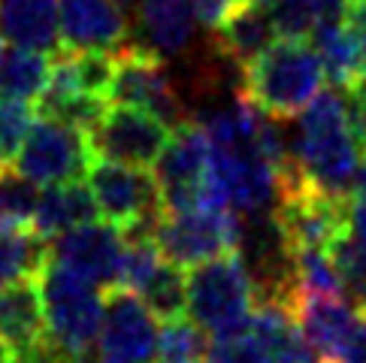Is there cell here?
Wrapping results in <instances>:
<instances>
[{"mask_svg": "<svg viewBox=\"0 0 366 363\" xmlns=\"http://www.w3.org/2000/svg\"><path fill=\"white\" fill-rule=\"evenodd\" d=\"M294 161L303 176L333 197H351L360 166V136L345 88H321L309 106L291 119Z\"/></svg>", "mask_w": 366, "mask_h": 363, "instance_id": "cell-1", "label": "cell"}, {"mask_svg": "<svg viewBox=\"0 0 366 363\" xmlns=\"http://www.w3.org/2000/svg\"><path fill=\"white\" fill-rule=\"evenodd\" d=\"M324 67L306 36H279L242 70V94L276 119H294L324 88Z\"/></svg>", "mask_w": 366, "mask_h": 363, "instance_id": "cell-2", "label": "cell"}, {"mask_svg": "<svg viewBox=\"0 0 366 363\" xmlns=\"http://www.w3.org/2000/svg\"><path fill=\"white\" fill-rule=\"evenodd\" d=\"M40 297L46 312V336L51 348L61 354L64 363H79L94 357V342L103 321V294L94 282L76 276L73 269L61 267L58 261L43 264L40 276Z\"/></svg>", "mask_w": 366, "mask_h": 363, "instance_id": "cell-3", "label": "cell"}, {"mask_svg": "<svg viewBox=\"0 0 366 363\" xmlns=\"http://www.w3.org/2000/svg\"><path fill=\"white\" fill-rule=\"evenodd\" d=\"M185 297L191 321H197L212 336L245 330L254 312V284L237 252L188 267Z\"/></svg>", "mask_w": 366, "mask_h": 363, "instance_id": "cell-4", "label": "cell"}, {"mask_svg": "<svg viewBox=\"0 0 366 363\" xmlns=\"http://www.w3.org/2000/svg\"><path fill=\"white\" fill-rule=\"evenodd\" d=\"M203 197L245 215L272 212L279 206V170L257 146H221L209 142V170Z\"/></svg>", "mask_w": 366, "mask_h": 363, "instance_id": "cell-5", "label": "cell"}, {"mask_svg": "<svg viewBox=\"0 0 366 363\" xmlns=\"http://www.w3.org/2000/svg\"><path fill=\"white\" fill-rule=\"evenodd\" d=\"M242 218L206 197L185 209H164L154 224V242L176 267H194L215 254L237 252Z\"/></svg>", "mask_w": 366, "mask_h": 363, "instance_id": "cell-6", "label": "cell"}, {"mask_svg": "<svg viewBox=\"0 0 366 363\" xmlns=\"http://www.w3.org/2000/svg\"><path fill=\"white\" fill-rule=\"evenodd\" d=\"M88 188L97 200L100 218L122 227L124 237H154L164 212L158 182L146 166H127L94 158L88 170Z\"/></svg>", "mask_w": 366, "mask_h": 363, "instance_id": "cell-7", "label": "cell"}, {"mask_svg": "<svg viewBox=\"0 0 366 363\" xmlns=\"http://www.w3.org/2000/svg\"><path fill=\"white\" fill-rule=\"evenodd\" d=\"M109 100L158 115L169 131H176V127L188 121V106L179 94L173 73H169V61L154 58L130 43H124L119 55H115Z\"/></svg>", "mask_w": 366, "mask_h": 363, "instance_id": "cell-8", "label": "cell"}, {"mask_svg": "<svg viewBox=\"0 0 366 363\" xmlns=\"http://www.w3.org/2000/svg\"><path fill=\"white\" fill-rule=\"evenodd\" d=\"M91 164H94V154H91L85 131L51 115H40L21 142L16 170L34 179L36 185H58V182H76L88 176Z\"/></svg>", "mask_w": 366, "mask_h": 363, "instance_id": "cell-9", "label": "cell"}, {"mask_svg": "<svg viewBox=\"0 0 366 363\" xmlns=\"http://www.w3.org/2000/svg\"><path fill=\"white\" fill-rule=\"evenodd\" d=\"M158 336V318L137 294L109 288L94 342V363H154Z\"/></svg>", "mask_w": 366, "mask_h": 363, "instance_id": "cell-10", "label": "cell"}, {"mask_svg": "<svg viewBox=\"0 0 366 363\" xmlns=\"http://www.w3.org/2000/svg\"><path fill=\"white\" fill-rule=\"evenodd\" d=\"M91 154L100 161H115L127 166H152L169 142V127L139 106L115 103L85 134Z\"/></svg>", "mask_w": 366, "mask_h": 363, "instance_id": "cell-11", "label": "cell"}, {"mask_svg": "<svg viewBox=\"0 0 366 363\" xmlns=\"http://www.w3.org/2000/svg\"><path fill=\"white\" fill-rule=\"evenodd\" d=\"M152 166L164 209H185L200 203L209 170V134L203 131V124L185 121L176 127V134L169 136Z\"/></svg>", "mask_w": 366, "mask_h": 363, "instance_id": "cell-12", "label": "cell"}, {"mask_svg": "<svg viewBox=\"0 0 366 363\" xmlns=\"http://www.w3.org/2000/svg\"><path fill=\"white\" fill-rule=\"evenodd\" d=\"M124 254V233L112 222H85L49 239V257L97 288H115Z\"/></svg>", "mask_w": 366, "mask_h": 363, "instance_id": "cell-13", "label": "cell"}, {"mask_svg": "<svg viewBox=\"0 0 366 363\" xmlns=\"http://www.w3.org/2000/svg\"><path fill=\"white\" fill-rule=\"evenodd\" d=\"M200 21L188 0H134L130 46L161 61L185 58L197 36Z\"/></svg>", "mask_w": 366, "mask_h": 363, "instance_id": "cell-14", "label": "cell"}, {"mask_svg": "<svg viewBox=\"0 0 366 363\" xmlns=\"http://www.w3.org/2000/svg\"><path fill=\"white\" fill-rule=\"evenodd\" d=\"M61 49L119 51L130 40V19L122 0H58Z\"/></svg>", "mask_w": 366, "mask_h": 363, "instance_id": "cell-15", "label": "cell"}, {"mask_svg": "<svg viewBox=\"0 0 366 363\" xmlns=\"http://www.w3.org/2000/svg\"><path fill=\"white\" fill-rule=\"evenodd\" d=\"M276 40L279 28L272 19V9L269 4H257V0H239L227 12V19L212 31V46L239 70L264 55Z\"/></svg>", "mask_w": 366, "mask_h": 363, "instance_id": "cell-16", "label": "cell"}, {"mask_svg": "<svg viewBox=\"0 0 366 363\" xmlns=\"http://www.w3.org/2000/svg\"><path fill=\"white\" fill-rule=\"evenodd\" d=\"M294 318L306 342L327 363H339L357 324V306L348 297H300L294 306Z\"/></svg>", "mask_w": 366, "mask_h": 363, "instance_id": "cell-17", "label": "cell"}, {"mask_svg": "<svg viewBox=\"0 0 366 363\" xmlns=\"http://www.w3.org/2000/svg\"><path fill=\"white\" fill-rule=\"evenodd\" d=\"M0 339L9 345L12 360L31 354L46 339V312L36 282L19 279L0 284Z\"/></svg>", "mask_w": 366, "mask_h": 363, "instance_id": "cell-18", "label": "cell"}, {"mask_svg": "<svg viewBox=\"0 0 366 363\" xmlns=\"http://www.w3.org/2000/svg\"><path fill=\"white\" fill-rule=\"evenodd\" d=\"M0 40L58 55V0H0Z\"/></svg>", "mask_w": 366, "mask_h": 363, "instance_id": "cell-19", "label": "cell"}, {"mask_svg": "<svg viewBox=\"0 0 366 363\" xmlns=\"http://www.w3.org/2000/svg\"><path fill=\"white\" fill-rule=\"evenodd\" d=\"M94 218H100L94 194H91L88 185H82V179H76V182L46 185V191H40V203H36L31 227L43 239H51L76 224L94 222Z\"/></svg>", "mask_w": 366, "mask_h": 363, "instance_id": "cell-20", "label": "cell"}, {"mask_svg": "<svg viewBox=\"0 0 366 363\" xmlns=\"http://www.w3.org/2000/svg\"><path fill=\"white\" fill-rule=\"evenodd\" d=\"M312 36V49L318 51L324 76L336 88H355L363 73V55L366 43L345 24V19L318 24Z\"/></svg>", "mask_w": 366, "mask_h": 363, "instance_id": "cell-21", "label": "cell"}, {"mask_svg": "<svg viewBox=\"0 0 366 363\" xmlns=\"http://www.w3.org/2000/svg\"><path fill=\"white\" fill-rule=\"evenodd\" d=\"M51 61L46 51L9 46L0 55V94L21 97V100H40L49 85Z\"/></svg>", "mask_w": 366, "mask_h": 363, "instance_id": "cell-22", "label": "cell"}, {"mask_svg": "<svg viewBox=\"0 0 366 363\" xmlns=\"http://www.w3.org/2000/svg\"><path fill=\"white\" fill-rule=\"evenodd\" d=\"M49 261V239L34 227H0V284L40 276Z\"/></svg>", "mask_w": 366, "mask_h": 363, "instance_id": "cell-23", "label": "cell"}, {"mask_svg": "<svg viewBox=\"0 0 366 363\" xmlns=\"http://www.w3.org/2000/svg\"><path fill=\"white\" fill-rule=\"evenodd\" d=\"M279 36H309L324 21L345 19L348 0H272Z\"/></svg>", "mask_w": 366, "mask_h": 363, "instance_id": "cell-24", "label": "cell"}, {"mask_svg": "<svg viewBox=\"0 0 366 363\" xmlns=\"http://www.w3.org/2000/svg\"><path fill=\"white\" fill-rule=\"evenodd\" d=\"M40 203L36 182L19 173L16 166L0 170V227H31Z\"/></svg>", "mask_w": 366, "mask_h": 363, "instance_id": "cell-25", "label": "cell"}, {"mask_svg": "<svg viewBox=\"0 0 366 363\" xmlns=\"http://www.w3.org/2000/svg\"><path fill=\"white\" fill-rule=\"evenodd\" d=\"M167 257L161 254L154 237H124V254L119 267V282L115 288H124L130 294H142L146 284L154 279V272L161 269Z\"/></svg>", "mask_w": 366, "mask_h": 363, "instance_id": "cell-26", "label": "cell"}, {"mask_svg": "<svg viewBox=\"0 0 366 363\" xmlns=\"http://www.w3.org/2000/svg\"><path fill=\"white\" fill-rule=\"evenodd\" d=\"M206 348V330L197 321L169 318L158 336V363H203Z\"/></svg>", "mask_w": 366, "mask_h": 363, "instance_id": "cell-27", "label": "cell"}, {"mask_svg": "<svg viewBox=\"0 0 366 363\" xmlns=\"http://www.w3.org/2000/svg\"><path fill=\"white\" fill-rule=\"evenodd\" d=\"M330 257L339 272V282H342L345 297L357 309H366V249L351 237L348 227L330 245Z\"/></svg>", "mask_w": 366, "mask_h": 363, "instance_id": "cell-28", "label": "cell"}, {"mask_svg": "<svg viewBox=\"0 0 366 363\" xmlns=\"http://www.w3.org/2000/svg\"><path fill=\"white\" fill-rule=\"evenodd\" d=\"M139 300L146 303L154 318L158 321H169V318H179L182 312H185V272H182V267L164 261L161 269L154 272V279L146 284V291L139 294Z\"/></svg>", "mask_w": 366, "mask_h": 363, "instance_id": "cell-29", "label": "cell"}, {"mask_svg": "<svg viewBox=\"0 0 366 363\" xmlns=\"http://www.w3.org/2000/svg\"><path fill=\"white\" fill-rule=\"evenodd\" d=\"M34 119H36V109L31 106V100L0 94V170L16 164Z\"/></svg>", "mask_w": 366, "mask_h": 363, "instance_id": "cell-30", "label": "cell"}, {"mask_svg": "<svg viewBox=\"0 0 366 363\" xmlns=\"http://www.w3.org/2000/svg\"><path fill=\"white\" fill-rule=\"evenodd\" d=\"M203 363H276V357H272L269 348L245 327L237 333L215 336L206 348Z\"/></svg>", "mask_w": 366, "mask_h": 363, "instance_id": "cell-31", "label": "cell"}, {"mask_svg": "<svg viewBox=\"0 0 366 363\" xmlns=\"http://www.w3.org/2000/svg\"><path fill=\"white\" fill-rule=\"evenodd\" d=\"M188 4L194 9V16H197L200 28L215 31L218 24L227 19V12L239 4V0H188Z\"/></svg>", "mask_w": 366, "mask_h": 363, "instance_id": "cell-32", "label": "cell"}, {"mask_svg": "<svg viewBox=\"0 0 366 363\" xmlns=\"http://www.w3.org/2000/svg\"><path fill=\"white\" fill-rule=\"evenodd\" d=\"M339 363H366V309H360L357 324L351 330V339L345 342V352Z\"/></svg>", "mask_w": 366, "mask_h": 363, "instance_id": "cell-33", "label": "cell"}, {"mask_svg": "<svg viewBox=\"0 0 366 363\" xmlns=\"http://www.w3.org/2000/svg\"><path fill=\"white\" fill-rule=\"evenodd\" d=\"M348 233L366 249V197L348 200Z\"/></svg>", "mask_w": 366, "mask_h": 363, "instance_id": "cell-34", "label": "cell"}, {"mask_svg": "<svg viewBox=\"0 0 366 363\" xmlns=\"http://www.w3.org/2000/svg\"><path fill=\"white\" fill-rule=\"evenodd\" d=\"M345 24L366 43V0H348Z\"/></svg>", "mask_w": 366, "mask_h": 363, "instance_id": "cell-35", "label": "cell"}, {"mask_svg": "<svg viewBox=\"0 0 366 363\" xmlns=\"http://www.w3.org/2000/svg\"><path fill=\"white\" fill-rule=\"evenodd\" d=\"M351 197H366V158H360V166L355 173V188H351Z\"/></svg>", "mask_w": 366, "mask_h": 363, "instance_id": "cell-36", "label": "cell"}, {"mask_svg": "<svg viewBox=\"0 0 366 363\" xmlns=\"http://www.w3.org/2000/svg\"><path fill=\"white\" fill-rule=\"evenodd\" d=\"M0 363H12V352H9V345L0 339Z\"/></svg>", "mask_w": 366, "mask_h": 363, "instance_id": "cell-37", "label": "cell"}, {"mask_svg": "<svg viewBox=\"0 0 366 363\" xmlns=\"http://www.w3.org/2000/svg\"><path fill=\"white\" fill-rule=\"evenodd\" d=\"M360 88H366V55H363V73H360V82H357Z\"/></svg>", "mask_w": 366, "mask_h": 363, "instance_id": "cell-38", "label": "cell"}, {"mask_svg": "<svg viewBox=\"0 0 366 363\" xmlns=\"http://www.w3.org/2000/svg\"><path fill=\"white\" fill-rule=\"evenodd\" d=\"M79 363H94V357H88V360H79Z\"/></svg>", "mask_w": 366, "mask_h": 363, "instance_id": "cell-39", "label": "cell"}, {"mask_svg": "<svg viewBox=\"0 0 366 363\" xmlns=\"http://www.w3.org/2000/svg\"><path fill=\"white\" fill-rule=\"evenodd\" d=\"M257 4H272V0H257Z\"/></svg>", "mask_w": 366, "mask_h": 363, "instance_id": "cell-40", "label": "cell"}, {"mask_svg": "<svg viewBox=\"0 0 366 363\" xmlns=\"http://www.w3.org/2000/svg\"><path fill=\"white\" fill-rule=\"evenodd\" d=\"M0 55H4V40H0Z\"/></svg>", "mask_w": 366, "mask_h": 363, "instance_id": "cell-41", "label": "cell"}, {"mask_svg": "<svg viewBox=\"0 0 366 363\" xmlns=\"http://www.w3.org/2000/svg\"><path fill=\"white\" fill-rule=\"evenodd\" d=\"M122 4H124V6H127V4H134V0H122Z\"/></svg>", "mask_w": 366, "mask_h": 363, "instance_id": "cell-42", "label": "cell"}, {"mask_svg": "<svg viewBox=\"0 0 366 363\" xmlns=\"http://www.w3.org/2000/svg\"><path fill=\"white\" fill-rule=\"evenodd\" d=\"M12 363H16V360H12Z\"/></svg>", "mask_w": 366, "mask_h": 363, "instance_id": "cell-43", "label": "cell"}]
</instances>
